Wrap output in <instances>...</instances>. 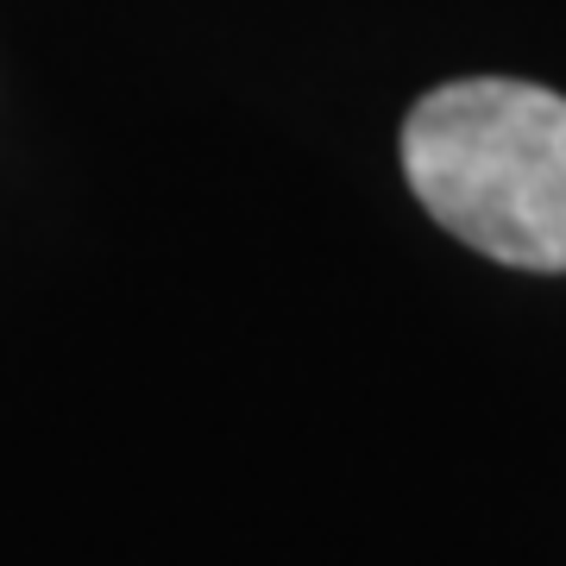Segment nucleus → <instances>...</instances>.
Masks as SVG:
<instances>
[{
  "label": "nucleus",
  "mask_w": 566,
  "mask_h": 566,
  "mask_svg": "<svg viewBox=\"0 0 566 566\" xmlns=\"http://www.w3.org/2000/svg\"><path fill=\"white\" fill-rule=\"evenodd\" d=\"M403 177L434 221L516 271H566V102L472 76L409 107Z\"/></svg>",
  "instance_id": "nucleus-1"
}]
</instances>
